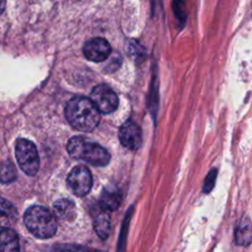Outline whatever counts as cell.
I'll use <instances>...</instances> for the list:
<instances>
[{"instance_id": "1", "label": "cell", "mask_w": 252, "mask_h": 252, "mask_svg": "<svg viewBox=\"0 0 252 252\" xmlns=\"http://www.w3.org/2000/svg\"><path fill=\"white\" fill-rule=\"evenodd\" d=\"M65 116L69 124L82 132L94 130L99 122V112L91 101L85 96L71 98L65 107Z\"/></svg>"}, {"instance_id": "2", "label": "cell", "mask_w": 252, "mask_h": 252, "mask_svg": "<svg viewBox=\"0 0 252 252\" xmlns=\"http://www.w3.org/2000/svg\"><path fill=\"white\" fill-rule=\"evenodd\" d=\"M67 152L71 158L87 161L94 166H104L110 160V155L104 148L82 136L69 139Z\"/></svg>"}, {"instance_id": "3", "label": "cell", "mask_w": 252, "mask_h": 252, "mask_svg": "<svg viewBox=\"0 0 252 252\" xmlns=\"http://www.w3.org/2000/svg\"><path fill=\"white\" fill-rule=\"evenodd\" d=\"M24 221L29 231L41 239L52 237L57 229L53 215L42 206L30 207L25 213Z\"/></svg>"}, {"instance_id": "4", "label": "cell", "mask_w": 252, "mask_h": 252, "mask_svg": "<svg viewBox=\"0 0 252 252\" xmlns=\"http://www.w3.org/2000/svg\"><path fill=\"white\" fill-rule=\"evenodd\" d=\"M15 156L21 169L30 176H33L39 169V156L35 145L25 138H19L15 145Z\"/></svg>"}, {"instance_id": "5", "label": "cell", "mask_w": 252, "mask_h": 252, "mask_svg": "<svg viewBox=\"0 0 252 252\" xmlns=\"http://www.w3.org/2000/svg\"><path fill=\"white\" fill-rule=\"evenodd\" d=\"M90 99L98 112L101 113L113 112L118 106L117 94L105 84L95 86L91 93Z\"/></svg>"}, {"instance_id": "6", "label": "cell", "mask_w": 252, "mask_h": 252, "mask_svg": "<svg viewBox=\"0 0 252 252\" xmlns=\"http://www.w3.org/2000/svg\"><path fill=\"white\" fill-rule=\"evenodd\" d=\"M67 185L76 196H86L93 186V176L90 169L84 165L75 166L67 176Z\"/></svg>"}, {"instance_id": "7", "label": "cell", "mask_w": 252, "mask_h": 252, "mask_svg": "<svg viewBox=\"0 0 252 252\" xmlns=\"http://www.w3.org/2000/svg\"><path fill=\"white\" fill-rule=\"evenodd\" d=\"M83 52L86 58L90 61L102 62L110 55L111 47L104 38L94 37L85 43Z\"/></svg>"}, {"instance_id": "8", "label": "cell", "mask_w": 252, "mask_h": 252, "mask_svg": "<svg viewBox=\"0 0 252 252\" xmlns=\"http://www.w3.org/2000/svg\"><path fill=\"white\" fill-rule=\"evenodd\" d=\"M121 144L131 150L136 151L142 145V132L140 127L133 121L128 120L122 124L118 133Z\"/></svg>"}, {"instance_id": "9", "label": "cell", "mask_w": 252, "mask_h": 252, "mask_svg": "<svg viewBox=\"0 0 252 252\" xmlns=\"http://www.w3.org/2000/svg\"><path fill=\"white\" fill-rule=\"evenodd\" d=\"M234 243L238 246L247 247L252 243V221L243 217L234 229Z\"/></svg>"}, {"instance_id": "10", "label": "cell", "mask_w": 252, "mask_h": 252, "mask_svg": "<svg viewBox=\"0 0 252 252\" xmlns=\"http://www.w3.org/2000/svg\"><path fill=\"white\" fill-rule=\"evenodd\" d=\"M18 212L14 205L0 197V228H10L17 220Z\"/></svg>"}, {"instance_id": "11", "label": "cell", "mask_w": 252, "mask_h": 252, "mask_svg": "<svg viewBox=\"0 0 252 252\" xmlns=\"http://www.w3.org/2000/svg\"><path fill=\"white\" fill-rule=\"evenodd\" d=\"M53 211L55 216L62 220L71 221L77 216V210L75 204L68 199H59L53 204Z\"/></svg>"}, {"instance_id": "12", "label": "cell", "mask_w": 252, "mask_h": 252, "mask_svg": "<svg viewBox=\"0 0 252 252\" xmlns=\"http://www.w3.org/2000/svg\"><path fill=\"white\" fill-rule=\"evenodd\" d=\"M0 252H21L18 234L12 228L0 230Z\"/></svg>"}, {"instance_id": "13", "label": "cell", "mask_w": 252, "mask_h": 252, "mask_svg": "<svg viewBox=\"0 0 252 252\" xmlns=\"http://www.w3.org/2000/svg\"><path fill=\"white\" fill-rule=\"evenodd\" d=\"M94 229L97 236L101 239H106L110 233V217L109 212L102 210L99 207L97 213L94 217Z\"/></svg>"}, {"instance_id": "14", "label": "cell", "mask_w": 252, "mask_h": 252, "mask_svg": "<svg viewBox=\"0 0 252 252\" xmlns=\"http://www.w3.org/2000/svg\"><path fill=\"white\" fill-rule=\"evenodd\" d=\"M121 194L116 189H103L100 199H99V207L107 212L116 210L121 203Z\"/></svg>"}, {"instance_id": "15", "label": "cell", "mask_w": 252, "mask_h": 252, "mask_svg": "<svg viewBox=\"0 0 252 252\" xmlns=\"http://www.w3.org/2000/svg\"><path fill=\"white\" fill-rule=\"evenodd\" d=\"M131 216H132V208L127 211V213H126V215H125V218H124V220H123V222H122L121 229H120V233H119V237H118L116 252H125Z\"/></svg>"}, {"instance_id": "16", "label": "cell", "mask_w": 252, "mask_h": 252, "mask_svg": "<svg viewBox=\"0 0 252 252\" xmlns=\"http://www.w3.org/2000/svg\"><path fill=\"white\" fill-rule=\"evenodd\" d=\"M17 178V171L13 163L5 161L0 165V182L11 183Z\"/></svg>"}, {"instance_id": "17", "label": "cell", "mask_w": 252, "mask_h": 252, "mask_svg": "<svg viewBox=\"0 0 252 252\" xmlns=\"http://www.w3.org/2000/svg\"><path fill=\"white\" fill-rule=\"evenodd\" d=\"M51 252H87V250L75 244H56L51 249Z\"/></svg>"}, {"instance_id": "18", "label": "cell", "mask_w": 252, "mask_h": 252, "mask_svg": "<svg viewBox=\"0 0 252 252\" xmlns=\"http://www.w3.org/2000/svg\"><path fill=\"white\" fill-rule=\"evenodd\" d=\"M216 177H217V169L216 168H213L209 171L206 179H205V182H204V185H203V191L205 193H209L212 191L214 185H215V181H216Z\"/></svg>"}, {"instance_id": "19", "label": "cell", "mask_w": 252, "mask_h": 252, "mask_svg": "<svg viewBox=\"0 0 252 252\" xmlns=\"http://www.w3.org/2000/svg\"><path fill=\"white\" fill-rule=\"evenodd\" d=\"M128 53L133 56L135 59H139V57L144 56V49L142 46L136 42V41H130L129 46H128Z\"/></svg>"}, {"instance_id": "20", "label": "cell", "mask_w": 252, "mask_h": 252, "mask_svg": "<svg viewBox=\"0 0 252 252\" xmlns=\"http://www.w3.org/2000/svg\"><path fill=\"white\" fill-rule=\"evenodd\" d=\"M6 7V2L5 1H0V14H2L5 10Z\"/></svg>"}, {"instance_id": "21", "label": "cell", "mask_w": 252, "mask_h": 252, "mask_svg": "<svg viewBox=\"0 0 252 252\" xmlns=\"http://www.w3.org/2000/svg\"><path fill=\"white\" fill-rule=\"evenodd\" d=\"M87 252H101V251H98V250H90V251H88L87 250Z\"/></svg>"}]
</instances>
